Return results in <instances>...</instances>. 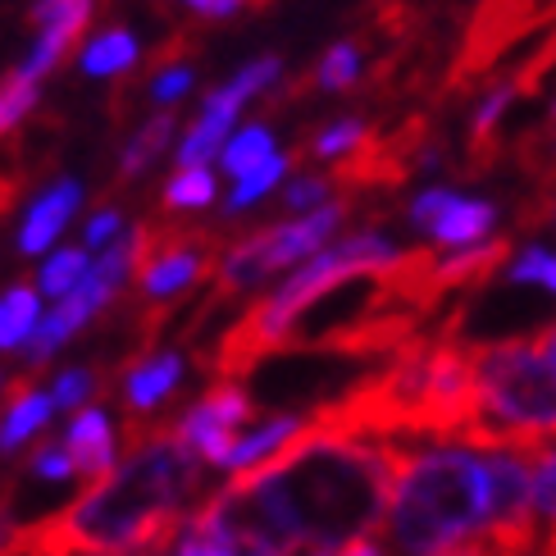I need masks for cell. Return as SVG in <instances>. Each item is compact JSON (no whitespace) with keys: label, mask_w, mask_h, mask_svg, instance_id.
I'll return each mask as SVG.
<instances>
[{"label":"cell","mask_w":556,"mask_h":556,"mask_svg":"<svg viewBox=\"0 0 556 556\" xmlns=\"http://www.w3.org/2000/svg\"><path fill=\"white\" fill-rule=\"evenodd\" d=\"M397 460V438L324 415L274 466L228 483L219 506L242 539L288 556L346 547L383 529Z\"/></svg>","instance_id":"1"},{"label":"cell","mask_w":556,"mask_h":556,"mask_svg":"<svg viewBox=\"0 0 556 556\" xmlns=\"http://www.w3.org/2000/svg\"><path fill=\"white\" fill-rule=\"evenodd\" d=\"M197 483V456L178 433L142 438L105 479L37 529H18L28 556H142L169 539Z\"/></svg>","instance_id":"2"},{"label":"cell","mask_w":556,"mask_h":556,"mask_svg":"<svg viewBox=\"0 0 556 556\" xmlns=\"http://www.w3.org/2000/svg\"><path fill=\"white\" fill-rule=\"evenodd\" d=\"M497 483L493 443L479 433H447L402 447L392 479L383 543L392 556L493 552Z\"/></svg>","instance_id":"3"},{"label":"cell","mask_w":556,"mask_h":556,"mask_svg":"<svg viewBox=\"0 0 556 556\" xmlns=\"http://www.w3.org/2000/svg\"><path fill=\"white\" fill-rule=\"evenodd\" d=\"M410 251H402L388 233H375V228H365V233H346L338 242H329L311 256L306 265H296L283 283H278L256 311H251L233 333H228V346H224V365L238 369V365H251L256 356L274 352V346H283L301 324L311 319V311H319L324 301L333 292L352 288V283H379V278H402L415 269Z\"/></svg>","instance_id":"4"},{"label":"cell","mask_w":556,"mask_h":556,"mask_svg":"<svg viewBox=\"0 0 556 556\" xmlns=\"http://www.w3.org/2000/svg\"><path fill=\"white\" fill-rule=\"evenodd\" d=\"M470 433L493 443H556V375L539 338H497L475 346V415Z\"/></svg>","instance_id":"5"},{"label":"cell","mask_w":556,"mask_h":556,"mask_svg":"<svg viewBox=\"0 0 556 556\" xmlns=\"http://www.w3.org/2000/svg\"><path fill=\"white\" fill-rule=\"evenodd\" d=\"M342 219H346V201H333L315 215H292L288 224L242 238L219 256V292H251L274 274H292L296 265H306L333 242Z\"/></svg>","instance_id":"6"},{"label":"cell","mask_w":556,"mask_h":556,"mask_svg":"<svg viewBox=\"0 0 556 556\" xmlns=\"http://www.w3.org/2000/svg\"><path fill=\"white\" fill-rule=\"evenodd\" d=\"M151 247V238H147V228H128V233L114 242L110 251H101L97 261H91V269H87V278L83 283L68 292V296H60L51 311L41 315V324H37V333H33V342H28V361L33 365H41V361H51L60 346L74 338V333H83L91 319H97L114 296H119V288L128 283V274H132V265L142 261V251Z\"/></svg>","instance_id":"7"},{"label":"cell","mask_w":556,"mask_h":556,"mask_svg":"<svg viewBox=\"0 0 556 556\" xmlns=\"http://www.w3.org/2000/svg\"><path fill=\"white\" fill-rule=\"evenodd\" d=\"M406 224L415 233H425L438 251H466L497 238V205L470 192H456L447 182H429V188L410 197Z\"/></svg>","instance_id":"8"},{"label":"cell","mask_w":556,"mask_h":556,"mask_svg":"<svg viewBox=\"0 0 556 556\" xmlns=\"http://www.w3.org/2000/svg\"><path fill=\"white\" fill-rule=\"evenodd\" d=\"M251 420V397L238 383H219L211 388L197 406H188V415L174 425V433L182 438L197 460H211V466H224L233 443L242 438V425Z\"/></svg>","instance_id":"9"},{"label":"cell","mask_w":556,"mask_h":556,"mask_svg":"<svg viewBox=\"0 0 556 556\" xmlns=\"http://www.w3.org/2000/svg\"><path fill=\"white\" fill-rule=\"evenodd\" d=\"M91 10H97V0H37V10H33L37 41H33L28 60L18 64V74L41 83L68 55V46L83 37V28L91 23Z\"/></svg>","instance_id":"10"},{"label":"cell","mask_w":556,"mask_h":556,"mask_svg":"<svg viewBox=\"0 0 556 556\" xmlns=\"http://www.w3.org/2000/svg\"><path fill=\"white\" fill-rule=\"evenodd\" d=\"M306 433H311V420H301V415H269V420H261L256 429H247L238 438L233 452H228V460H224L219 470H228L233 479L256 475V470L274 466L283 452H292Z\"/></svg>","instance_id":"11"},{"label":"cell","mask_w":556,"mask_h":556,"mask_svg":"<svg viewBox=\"0 0 556 556\" xmlns=\"http://www.w3.org/2000/svg\"><path fill=\"white\" fill-rule=\"evenodd\" d=\"M78 205H83V182L60 178L55 188H46L28 205V215H23V228H18V251L23 256H46V251L55 247V238L68 228V219L78 215Z\"/></svg>","instance_id":"12"},{"label":"cell","mask_w":556,"mask_h":556,"mask_svg":"<svg viewBox=\"0 0 556 556\" xmlns=\"http://www.w3.org/2000/svg\"><path fill=\"white\" fill-rule=\"evenodd\" d=\"M60 443L68 447V456H74V466H78L83 479H105L114 466H119V443H114V425H110V415L97 410V406L78 410L74 420H68V429H64Z\"/></svg>","instance_id":"13"},{"label":"cell","mask_w":556,"mask_h":556,"mask_svg":"<svg viewBox=\"0 0 556 556\" xmlns=\"http://www.w3.org/2000/svg\"><path fill=\"white\" fill-rule=\"evenodd\" d=\"M201 269H205V256H201L197 242H169L142 265L137 288H142V296H151V301H169L178 292H188L201 278Z\"/></svg>","instance_id":"14"},{"label":"cell","mask_w":556,"mask_h":556,"mask_svg":"<svg viewBox=\"0 0 556 556\" xmlns=\"http://www.w3.org/2000/svg\"><path fill=\"white\" fill-rule=\"evenodd\" d=\"M182 356L178 352H155V356H142L128 375H124V402L132 415H147L155 406H165L174 397V388L182 383Z\"/></svg>","instance_id":"15"},{"label":"cell","mask_w":556,"mask_h":556,"mask_svg":"<svg viewBox=\"0 0 556 556\" xmlns=\"http://www.w3.org/2000/svg\"><path fill=\"white\" fill-rule=\"evenodd\" d=\"M41 288L33 283H18L10 292H0V352H28V342L37 333V324H41Z\"/></svg>","instance_id":"16"},{"label":"cell","mask_w":556,"mask_h":556,"mask_svg":"<svg viewBox=\"0 0 556 556\" xmlns=\"http://www.w3.org/2000/svg\"><path fill=\"white\" fill-rule=\"evenodd\" d=\"M55 415L51 392H37V388H23L18 397L10 402V410L0 415V452H18L28 438H37Z\"/></svg>","instance_id":"17"},{"label":"cell","mask_w":556,"mask_h":556,"mask_svg":"<svg viewBox=\"0 0 556 556\" xmlns=\"http://www.w3.org/2000/svg\"><path fill=\"white\" fill-rule=\"evenodd\" d=\"M502 283L506 288H534V292L556 301V247L529 242V247L511 251L502 265Z\"/></svg>","instance_id":"18"},{"label":"cell","mask_w":556,"mask_h":556,"mask_svg":"<svg viewBox=\"0 0 556 556\" xmlns=\"http://www.w3.org/2000/svg\"><path fill=\"white\" fill-rule=\"evenodd\" d=\"M132 64H137V41L124 28L91 37L83 46V60H78V68L87 78H119L124 68H132Z\"/></svg>","instance_id":"19"},{"label":"cell","mask_w":556,"mask_h":556,"mask_svg":"<svg viewBox=\"0 0 556 556\" xmlns=\"http://www.w3.org/2000/svg\"><path fill=\"white\" fill-rule=\"evenodd\" d=\"M169 142H174V119H169V114H155V119H147L142 128L128 137V147L119 155V174L124 178H142L155 160L169 151Z\"/></svg>","instance_id":"20"},{"label":"cell","mask_w":556,"mask_h":556,"mask_svg":"<svg viewBox=\"0 0 556 556\" xmlns=\"http://www.w3.org/2000/svg\"><path fill=\"white\" fill-rule=\"evenodd\" d=\"M87 269H91V251L87 247H60V251H51V256L41 261L37 288H41V296L60 301V296H68V292L83 283Z\"/></svg>","instance_id":"21"},{"label":"cell","mask_w":556,"mask_h":556,"mask_svg":"<svg viewBox=\"0 0 556 556\" xmlns=\"http://www.w3.org/2000/svg\"><path fill=\"white\" fill-rule=\"evenodd\" d=\"M269 155H278V142H274V132H269L265 124H247V128H238V132L224 142V151H219L224 169L233 174V178H242V174H251V169H261Z\"/></svg>","instance_id":"22"},{"label":"cell","mask_w":556,"mask_h":556,"mask_svg":"<svg viewBox=\"0 0 556 556\" xmlns=\"http://www.w3.org/2000/svg\"><path fill=\"white\" fill-rule=\"evenodd\" d=\"M520 91H525L520 83H493L489 91H483L475 114H470V142L475 147H493L497 128L506 124V114H511L516 101H520Z\"/></svg>","instance_id":"23"},{"label":"cell","mask_w":556,"mask_h":556,"mask_svg":"<svg viewBox=\"0 0 556 556\" xmlns=\"http://www.w3.org/2000/svg\"><path fill=\"white\" fill-rule=\"evenodd\" d=\"M365 142H369V124H365V119H356V114H346V119H333V124H324V128L315 132L311 151H315V160H329V165H342V160L361 155V151H365Z\"/></svg>","instance_id":"24"},{"label":"cell","mask_w":556,"mask_h":556,"mask_svg":"<svg viewBox=\"0 0 556 556\" xmlns=\"http://www.w3.org/2000/svg\"><path fill=\"white\" fill-rule=\"evenodd\" d=\"M288 165H292V160H288L283 151H278V155H269V160H265L261 169H251V174L233 178V188H228V201H224V205H228V215L251 211L256 201H265V197L278 188V182L288 178Z\"/></svg>","instance_id":"25"},{"label":"cell","mask_w":556,"mask_h":556,"mask_svg":"<svg viewBox=\"0 0 556 556\" xmlns=\"http://www.w3.org/2000/svg\"><path fill=\"white\" fill-rule=\"evenodd\" d=\"M534 520L543 543H556V443L534 447Z\"/></svg>","instance_id":"26"},{"label":"cell","mask_w":556,"mask_h":556,"mask_svg":"<svg viewBox=\"0 0 556 556\" xmlns=\"http://www.w3.org/2000/svg\"><path fill=\"white\" fill-rule=\"evenodd\" d=\"M219 182L205 165H178V174L165 182V205L169 211H205L215 201Z\"/></svg>","instance_id":"27"},{"label":"cell","mask_w":556,"mask_h":556,"mask_svg":"<svg viewBox=\"0 0 556 556\" xmlns=\"http://www.w3.org/2000/svg\"><path fill=\"white\" fill-rule=\"evenodd\" d=\"M361 74H365V51H361L356 41L329 46V51L319 55V64H315V83H319L324 91H346V87H356Z\"/></svg>","instance_id":"28"},{"label":"cell","mask_w":556,"mask_h":556,"mask_svg":"<svg viewBox=\"0 0 556 556\" xmlns=\"http://www.w3.org/2000/svg\"><path fill=\"white\" fill-rule=\"evenodd\" d=\"M37 87L41 83H33L28 74H18V68H14L5 83H0V137L14 132L23 124V114L37 105Z\"/></svg>","instance_id":"29"},{"label":"cell","mask_w":556,"mask_h":556,"mask_svg":"<svg viewBox=\"0 0 556 556\" xmlns=\"http://www.w3.org/2000/svg\"><path fill=\"white\" fill-rule=\"evenodd\" d=\"M333 178H324V174H306V178H292L288 188H283V205H288V215H315L324 211V205H333Z\"/></svg>","instance_id":"30"},{"label":"cell","mask_w":556,"mask_h":556,"mask_svg":"<svg viewBox=\"0 0 556 556\" xmlns=\"http://www.w3.org/2000/svg\"><path fill=\"white\" fill-rule=\"evenodd\" d=\"M91 388H97V379H91V369H60V379L51 383V402L55 410H87L91 402Z\"/></svg>","instance_id":"31"},{"label":"cell","mask_w":556,"mask_h":556,"mask_svg":"<svg viewBox=\"0 0 556 556\" xmlns=\"http://www.w3.org/2000/svg\"><path fill=\"white\" fill-rule=\"evenodd\" d=\"M28 475L41 479V483H68V479L78 475V466H74V456H68L64 443H46V447H37V456L28 460Z\"/></svg>","instance_id":"32"},{"label":"cell","mask_w":556,"mask_h":556,"mask_svg":"<svg viewBox=\"0 0 556 556\" xmlns=\"http://www.w3.org/2000/svg\"><path fill=\"white\" fill-rule=\"evenodd\" d=\"M124 233H128V228H124V215L119 211H97V215L87 219V228H83V247L101 256V251H110Z\"/></svg>","instance_id":"33"},{"label":"cell","mask_w":556,"mask_h":556,"mask_svg":"<svg viewBox=\"0 0 556 556\" xmlns=\"http://www.w3.org/2000/svg\"><path fill=\"white\" fill-rule=\"evenodd\" d=\"M192 91V68L188 64H169V68H160L155 83H151V101L155 105H174L182 101Z\"/></svg>","instance_id":"34"},{"label":"cell","mask_w":556,"mask_h":556,"mask_svg":"<svg viewBox=\"0 0 556 556\" xmlns=\"http://www.w3.org/2000/svg\"><path fill=\"white\" fill-rule=\"evenodd\" d=\"M311 556H392V552H388V543H379V539H356V543H346V547L311 552Z\"/></svg>","instance_id":"35"},{"label":"cell","mask_w":556,"mask_h":556,"mask_svg":"<svg viewBox=\"0 0 556 556\" xmlns=\"http://www.w3.org/2000/svg\"><path fill=\"white\" fill-rule=\"evenodd\" d=\"M182 5L197 10L201 18H228V14L242 10V0H182Z\"/></svg>","instance_id":"36"},{"label":"cell","mask_w":556,"mask_h":556,"mask_svg":"<svg viewBox=\"0 0 556 556\" xmlns=\"http://www.w3.org/2000/svg\"><path fill=\"white\" fill-rule=\"evenodd\" d=\"M539 352H543V361H547V369L556 375V319L547 324V329L539 333Z\"/></svg>","instance_id":"37"},{"label":"cell","mask_w":556,"mask_h":556,"mask_svg":"<svg viewBox=\"0 0 556 556\" xmlns=\"http://www.w3.org/2000/svg\"><path fill=\"white\" fill-rule=\"evenodd\" d=\"M552 132H556V105H552Z\"/></svg>","instance_id":"38"},{"label":"cell","mask_w":556,"mask_h":556,"mask_svg":"<svg viewBox=\"0 0 556 556\" xmlns=\"http://www.w3.org/2000/svg\"><path fill=\"white\" fill-rule=\"evenodd\" d=\"M456 556H483V552H456Z\"/></svg>","instance_id":"39"},{"label":"cell","mask_w":556,"mask_h":556,"mask_svg":"<svg viewBox=\"0 0 556 556\" xmlns=\"http://www.w3.org/2000/svg\"><path fill=\"white\" fill-rule=\"evenodd\" d=\"M552 228H556V205H552Z\"/></svg>","instance_id":"40"},{"label":"cell","mask_w":556,"mask_h":556,"mask_svg":"<svg viewBox=\"0 0 556 556\" xmlns=\"http://www.w3.org/2000/svg\"><path fill=\"white\" fill-rule=\"evenodd\" d=\"M0 388H5V379H0Z\"/></svg>","instance_id":"41"}]
</instances>
